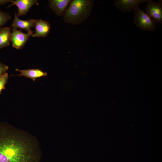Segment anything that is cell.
<instances>
[{"instance_id": "obj_1", "label": "cell", "mask_w": 162, "mask_h": 162, "mask_svg": "<svg viewBox=\"0 0 162 162\" xmlns=\"http://www.w3.org/2000/svg\"><path fill=\"white\" fill-rule=\"evenodd\" d=\"M36 137L6 122H0V162H40Z\"/></svg>"}, {"instance_id": "obj_2", "label": "cell", "mask_w": 162, "mask_h": 162, "mask_svg": "<svg viewBox=\"0 0 162 162\" xmlns=\"http://www.w3.org/2000/svg\"><path fill=\"white\" fill-rule=\"evenodd\" d=\"M93 4L92 0H71L63 15L64 21L74 25L80 24L89 16Z\"/></svg>"}, {"instance_id": "obj_3", "label": "cell", "mask_w": 162, "mask_h": 162, "mask_svg": "<svg viewBox=\"0 0 162 162\" xmlns=\"http://www.w3.org/2000/svg\"><path fill=\"white\" fill-rule=\"evenodd\" d=\"M134 23L141 30L152 31L155 30L156 23L146 13L138 7L135 10Z\"/></svg>"}, {"instance_id": "obj_4", "label": "cell", "mask_w": 162, "mask_h": 162, "mask_svg": "<svg viewBox=\"0 0 162 162\" xmlns=\"http://www.w3.org/2000/svg\"><path fill=\"white\" fill-rule=\"evenodd\" d=\"M145 8L146 13L155 23H162V1L158 2L149 0Z\"/></svg>"}, {"instance_id": "obj_5", "label": "cell", "mask_w": 162, "mask_h": 162, "mask_svg": "<svg viewBox=\"0 0 162 162\" xmlns=\"http://www.w3.org/2000/svg\"><path fill=\"white\" fill-rule=\"evenodd\" d=\"M20 30L13 28L12 29L10 40L12 44V46L17 49H22L29 38L33 34L34 32L32 31L28 32L25 34Z\"/></svg>"}, {"instance_id": "obj_6", "label": "cell", "mask_w": 162, "mask_h": 162, "mask_svg": "<svg viewBox=\"0 0 162 162\" xmlns=\"http://www.w3.org/2000/svg\"><path fill=\"white\" fill-rule=\"evenodd\" d=\"M149 0H115L114 2L116 8L125 12L135 10L142 3L147 2Z\"/></svg>"}, {"instance_id": "obj_7", "label": "cell", "mask_w": 162, "mask_h": 162, "mask_svg": "<svg viewBox=\"0 0 162 162\" xmlns=\"http://www.w3.org/2000/svg\"><path fill=\"white\" fill-rule=\"evenodd\" d=\"M11 3L12 4L8 8H9L13 5H16L18 10V12L16 14L18 17L26 14L29 9L34 4H38V1L37 0H12Z\"/></svg>"}, {"instance_id": "obj_8", "label": "cell", "mask_w": 162, "mask_h": 162, "mask_svg": "<svg viewBox=\"0 0 162 162\" xmlns=\"http://www.w3.org/2000/svg\"><path fill=\"white\" fill-rule=\"evenodd\" d=\"M71 0H50L49 6L56 14L63 16L71 2Z\"/></svg>"}, {"instance_id": "obj_9", "label": "cell", "mask_w": 162, "mask_h": 162, "mask_svg": "<svg viewBox=\"0 0 162 162\" xmlns=\"http://www.w3.org/2000/svg\"><path fill=\"white\" fill-rule=\"evenodd\" d=\"M35 22V32L33 37H45L49 33L51 25L49 22L42 20H34Z\"/></svg>"}, {"instance_id": "obj_10", "label": "cell", "mask_w": 162, "mask_h": 162, "mask_svg": "<svg viewBox=\"0 0 162 162\" xmlns=\"http://www.w3.org/2000/svg\"><path fill=\"white\" fill-rule=\"evenodd\" d=\"M35 26L34 19H31L28 20H22L19 19L16 14L15 13L14 18L12 24V26L17 29L20 28L29 32L31 31V28Z\"/></svg>"}, {"instance_id": "obj_11", "label": "cell", "mask_w": 162, "mask_h": 162, "mask_svg": "<svg viewBox=\"0 0 162 162\" xmlns=\"http://www.w3.org/2000/svg\"><path fill=\"white\" fill-rule=\"evenodd\" d=\"M16 70L20 72L21 74L14 76H23L26 78H30L34 81L36 79L42 76H46L47 73L44 72L40 69H28L25 70H20L16 69Z\"/></svg>"}, {"instance_id": "obj_12", "label": "cell", "mask_w": 162, "mask_h": 162, "mask_svg": "<svg viewBox=\"0 0 162 162\" xmlns=\"http://www.w3.org/2000/svg\"><path fill=\"white\" fill-rule=\"evenodd\" d=\"M11 28L5 27L2 28L0 32V49L8 46L10 41Z\"/></svg>"}, {"instance_id": "obj_13", "label": "cell", "mask_w": 162, "mask_h": 162, "mask_svg": "<svg viewBox=\"0 0 162 162\" xmlns=\"http://www.w3.org/2000/svg\"><path fill=\"white\" fill-rule=\"evenodd\" d=\"M11 18V16L8 14L0 10V32L2 27L5 25Z\"/></svg>"}, {"instance_id": "obj_14", "label": "cell", "mask_w": 162, "mask_h": 162, "mask_svg": "<svg viewBox=\"0 0 162 162\" xmlns=\"http://www.w3.org/2000/svg\"><path fill=\"white\" fill-rule=\"evenodd\" d=\"M8 73H5L0 77V94L3 89H5V86L8 82Z\"/></svg>"}, {"instance_id": "obj_15", "label": "cell", "mask_w": 162, "mask_h": 162, "mask_svg": "<svg viewBox=\"0 0 162 162\" xmlns=\"http://www.w3.org/2000/svg\"><path fill=\"white\" fill-rule=\"evenodd\" d=\"M9 67L0 62V77L8 69Z\"/></svg>"}, {"instance_id": "obj_16", "label": "cell", "mask_w": 162, "mask_h": 162, "mask_svg": "<svg viewBox=\"0 0 162 162\" xmlns=\"http://www.w3.org/2000/svg\"><path fill=\"white\" fill-rule=\"evenodd\" d=\"M12 1L11 0H0V5L5 4L9 2H11Z\"/></svg>"}]
</instances>
